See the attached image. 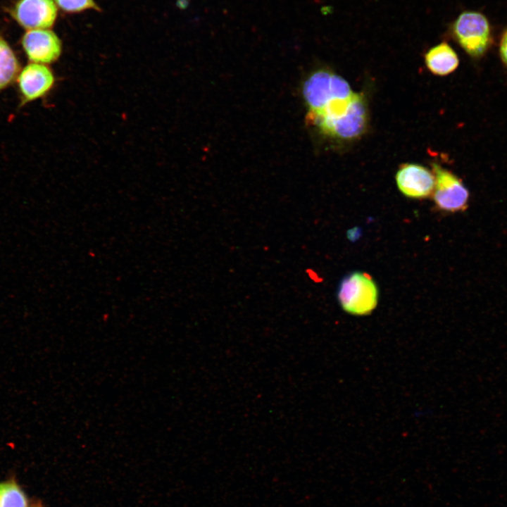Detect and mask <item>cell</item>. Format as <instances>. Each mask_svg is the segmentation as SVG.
Instances as JSON below:
<instances>
[{"instance_id": "obj_1", "label": "cell", "mask_w": 507, "mask_h": 507, "mask_svg": "<svg viewBox=\"0 0 507 507\" xmlns=\"http://www.w3.org/2000/svg\"><path fill=\"white\" fill-rule=\"evenodd\" d=\"M301 92L306 119L322 136L349 141L365 132L366 101L340 75L326 68L315 70L304 80Z\"/></svg>"}, {"instance_id": "obj_2", "label": "cell", "mask_w": 507, "mask_h": 507, "mask_svg": "<svg viewBox=\"0 0 507 507\" xmlns=\"http://www.w3.org/2000/svg\"><path fill=\"white\" fill-rule=\"evenodd\" d=\"M338 301L347 313L356 315L370 314L377 306L378 289L372 277L365 273L353 272L339 286Z\"/></svg>"}, {"instance_id": "obj_3", "label": "cell", "mask_w": 507, "mask_h": 507, "mask_svg": "<svg viewBox=\"0 0 507 507\" xmlns=\"http://www.w3.org/2000/svg\"><path fill=\"white\" fill-rule=\"evenodd\" d=\"M451 32L463 49L472 57L482 56L492 40L487 18L476 11L461 13L453 23Z\"/></svg>"}, {"instance_id": "obj_4", "label": "cell", "mask_w": 507, "mask_h": 507, "mask_svg": "<svg viewBox=\"0 0 507 507\" xmlns=\"http://www.w3.org/2000/svg\"><path fill=\"white\" fill-rule=\"evenodd\" d=\"M434 176L433 199L437 207L449 213L461 212L468 208L469 192L453 173L436 163L432 165Z\"/></svg>"}, {"instance_id": "obj_5", "label": "cell", "mask_w": 507, "mask_h": 507, "mask_svg": "<svg viewBox=\"0 0 507 507\" xmlns=\"http://www.w3.org/2000/svg\"><path fill=\"white\" fill-rule=\"evenodd\" d=\"M20 106L44 96L53 87L55 77L47 65L30 63L16 77Z\"/></svg>"}, {"instance_id": "obj_6", "label": "cell", "mask_w": 507, "mask_h": 507, "mask_svg": "<svg viewBox=\"0 0 507 507\" xmlns=\"http://www.w3.org/2000/svg\"><path fill=\"white\" fill-rule=\"evenodd\" d=\"M22 46L32 63L44 65L57 61L62 51L61 39L49 29L27 30L22 38Z\"/></svg>"}, {"instance_id": "obj_7", "label": "cell", "mask_w": 507, "mask_h": 507, "mask_svg": "<svg viewBox=\"0 0 507 507\" xmlns=\"http://www.w3.org/2000/svg\"><path fill=\"white\" fill-rule=\"evenodd\" d=\"M11 13L28 30L49 29L56 20L58 8L54 0H19Z\"/></svg>"}, {"instance_id": "obj_8", "label": "cell", "mask_w": 507, "mask_h": 507, "mask_svg": "<svg viewBox=\"0 0 507 507\" xmlns=\"http://www.w3.org/2000/svg\"><path fill=\"white\" fill-rule=\"evenodd\" d=\"M396 182L399 191L412 199H425L433 192L434 176L432 171L415 163H405L396 174Z\"/></svg>"}, {"instance_id": "obj_9", "label": "cell", "mask_w": 507, "mask_h": 507, "mask_svg": "<svg viewBox=\"0 0 507 507\" xmlns=\"http://www.w3.org/2000/svg\"><path fill=\"white\" fill-rule=\"evenodd\" d=\"M425 62L431 73L443 76L453 72L458 65L459 60L452 47L444 42L427 51Z\"/></svg>"}, {"instance_id": "obj_10", "label": "cell", "mask_w": 507, "mask_h": 507, "mask_svg": "<svg viewBox=\"0 0 507 507\" xmlns=\"http://www.w3.org/2000/svg\"><path fill=\"white\" fill-rule=\"evenodd\" d=\"M20 63L8 44L0 36V92L16 79Z\"/></svg>"}, {"instance_id": "obj_11", "label": "cell", "mask_w": 507, "mask_h": 507, "mask_svg": "<svg viewBox=\"0 0 507 507\" xmlns=\"http://www.w3.org/2000/svg\"><path fill=\"white\" fill-rule=\"evenodd\" d=\"M0 507H27V499L13 481L0 482Z\"/></svg>"}, {"instance_id": "obj_12", "label": "cell", "mask_w": 507, "mask_h": 507, "mask_svg": "<svg viewBox=\"0 0 507 507\" xmlns=\"http://www.w3.org/2000/svg\"><path fill=\"white\" fill-rule=\"evenodd\" d=\"M56 6L64 12L77 13L87 10L101 11L94 0H54Z\"/></svg>"}, {"instance_id": "obj_13", "label": "cell", "mask_w": 507, "mask_h": 507, "mask_svg": "<svg viewBox=\"0 0 507 507\" xmlns=\"http://www.w3.org/2000/svg\"><path fill=\"white\" fill-rule=\"evenodd\" d=\"M499 52L503 63L507 66V29L501 37Z\"/></svg>"}]
</instances>
